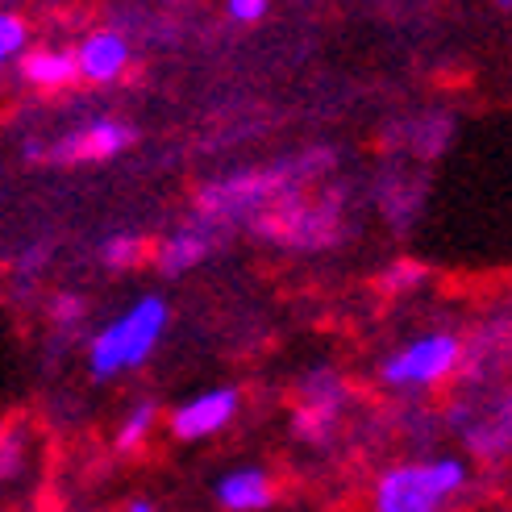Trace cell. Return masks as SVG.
<instances>
[{
  "label": "cell",
  "mask_w": 512,
  "mask_h": 512,
  "mask_svg": "<svg viewBox=\"0 0 512 512\" xmlns=\"http://www.w3.org/2000/svg\"><path fill=\"white\" fill-rule=\"evenodd\" d=\"M471 467L463 458L442 454L425 463H396L379 475L371 512H446L450 500L467 488Z\"/></svg>",
  "instance_id": "obj_1"
},
{
  "label": "cell",
  "mask_w": 512,
  "mask_h": 512,
  "mask_svg": "<svg viewBox=\"0 0 512 512\" xmlns=\"http://www.w3.org/2000/svg\"><path fill=\"white\" fill-rule=\"evenodd\" d=\"M167 300L163 296H142L134 309H125L117 321H109L88 346V367L96 379H113L121 371L142 367L155 354L163 329H167Z\"/></svg>",
  "instance_id": "obj_2"
},
{
  "label": "cell",
  "mask_w": 512,
  "mask_h": 512,
  "mask_svg": "<svg viewBox=\"0 0 512 512\" xmlns=\"http://www.w3.org/2000/svg\"><path fill=\"white\" fill-rule=\"evenodd\" d=\"M463 363V342L454 334H425L383 363V383L392 388H438Z\"/></svg>",
  "instance_id": "obj_3"
},
{
  "label": "cell",
  "mask_w": 512,
  "mask_h": 512,
  "mask_svg": "<svg viewBox=\"0 0 512 512\" xmlns=\"http://www.w3.org/2000/svg\"><path fill=\"white\" fill-rule=\"evenodd\" d=\"M238 417V392L234 388H209L192 396L188 404H179L171 413V433L179 442H204L221 433L229 421Z\"/></svg>",
  "instance_id": "obj_4"
},
{
  "label": "cell",
  "mask_w": 512,
  "mask_h": 512,
  "mask_svg": "<svg viewBox=\"0 0 512 512\" xmlns=\"http://www.w3.org/2000/svg\"><path fill=\"white\" fill-rule=\"evenodd\" d=\"M284 184H288V171L234 175V179H225V184H209V188H204L200 192V209L204 213H217V217H229V213H242V209L263 204L267 196H275Z\"/></svg>",
  "instance_id": "obj_5"
},
{
  "label": "cell",
  "mask_w": 512,
  "mask_h": 512,
  "mask_svg": "<svg viewBox=\"0 0 512 512\" xmlns=\"http://www.w3.org/2000/svg\"><path fill=\"white\" fill-rule=\"evenodd\" d=\"M130 142H134L130 125H121V121H96V125H88V130L63 138L59 146L42 150V155L55 159V163H88V159H113Z\"/></svg>",
  "instance_id": "obj_6"
},
{
  "label": "cell",
  "mask_w": 512,
  "mask_h": 512,
  "mask_svg": "<svg viewBox=\"0 0 512 512\" xmlns=\"http://www.w3.org/2000/svg\"><path fill=\"white\" fill-rule=\"evenodd\" d=\"M213 496L225 512H263L275 500V483L263 467H234L213 483Z\"/></svg>",
  "instance_id": "obj_7"
},
{
  "label": "cell",
  "mask_w": 512,
  "mask_h": 512,
  "mask_svg": "<svg viewBox=\"0 0 512 512\" xmlns=\"http://www.w3.org/2000/svg\"><path fill=\"white\" fill-rule=\"evenodd\" d=\"M125 63H130V46H125V38L113 34V30L92 34L80 46V55H75V71H80L84 80H92V84L117 80V75L125 71Z\"/></svg>",
  "instance_id": "obj_8"
},
{
  "label": "cell",
  "mask_w": 512,
  "mask_h": 512,
  "mask_svg": "<svg viewBox=\"0 0 512 512\" xmlns=\"http://www.w3.org/2000/svg\"><path fill=\"white\" fill-rule=\"evenodd\" d=\"M338 396H342L338 379H329V375H313L309 383H304V408L296 413V433H304V438L321 442V438H325V429L334 425Z\"/></svg>",
  "instance_id": "obj_9"
},
{
  "label": "cell",
  "mask_w": 512,
  "mask_h": 512,
  "mask_svg": "<svg viewBox=\"0 0 512 512\" xmlns=\"http://www.w3.org/2000/svg\"><path fill=\"white\" fill-rule=\"evenodd\" d=\"M21 67H25V80L38 88H63L75 75V59L67 50H34V55H25Z\"/></svg>",
  "instance_id": "obj_10"
},
{
  "label": "cell",
  "mask_w": 512,
  "mask_h": 512,
  "mask_svg": "<svg viewBox=\"0 0 512 512\" xmlns=\"http://www.w3.org/2000/svg\"><path fill=\"white\" fill-rule=\"evenodd\" d=\"M204 254H209V242H204V234H196V229H184V234H171L159 250V271L167 275H184L188 267H196Z\"/></svg>",
  "instance_id": "obj_11"
},
{
  "label": "cell",
  "mask_w": 512,
  "mask_h": 512,
  "mask_svg": "<svg viewBox=\"0 0 512 512\" xmlns=\"http://www.w3.org/2000/svg\"><path fill=\"white\" fill-rule=\"evenodd\" d=\"M155 421H159V404L142 400L138 408H130V417H125L121 429H117V450H138V446L150 438Z\"/></svg>",
  "instance_id": "obj_12"
},
{
  "label": "cell",
  "mask_w": 512,
  "mask_h": 512,
  "mask_svg": "<svg viewBox=\"0 0 512 512\" xmlns=\"http://www.w3.org/2000/svg\"><path fill=\"white\" fill-rule=\"evenodd\" d=\"M138 254H142V242L134 234H113L105 246H100V259H105L109 267H117V271L138 263Z\"/></svg>",
  "instance_id": "obj_13"
},
{
  "label": "cell",
  "mask_w": 512,
  "mask_h": 512,
  "mask_svg": "<svg viewBox=\"0 0 512 512\" xmlns=\"http://www.w3.org/2000/svg\"><path fill=\"white\" fill-rule=\"evenodd\" d=\"M25 21L21 17H13V13H0V67H5L13 55H21L25 50Z\"/></svg>",
  "instance_id": "obj_14"
},
{
  "label": "cell",
  "mask_w": 512,
  "mask_h": 512,
  "mask_svg": "<svg viewBox=\"0 0 512 512\" xmlns=\"http://www.w3.org/2000/svg\"><path fill=\"white\" fill-rule=\"evenodd\" d=\"M267 13V0H229V17L234 21H259Z\"/></svg>",
  "instance_id": "obj_15"
},
{
  "label": "cell",
  "mask_w": 512,
  "mask_h": 512,
  "mask_svg": "<svg viewBox=\"0 0 512 512\" xmlns=\"http://www.w3.org/2000/svg\"><path fill=\"white\" fill-rule=\"evenodd\" d=\"M417 279H425V267L421 263H396V271L388 275V284L392 288H408V284H417Z\"/></svg>",
  "instance_id": "obj_16"
},
{
  "label": "cell",
  "mask_w": 512,
  "mask_h": 512,
  "mask_svg": "<svg viewBox=\"0 0 512 512\" xmlns=\"http://www.w3.org/2000/svg\"><path fill=\"white\" fill-rule=\"evenodd\" d=\"M125 512H155V504H150V500H130V508H125Z\"/></svg>",
  "instance_id": "obj_17"
},
{
  "label": "cell",
  "mask_w": 512,
  "mask_h": 512,
  "mask_svg": "<svg viewBox=\"0 0 512 512\" xmlns=\"http://www.w3.org/2000/svg\"><path fill=\"white\" fill-rule=\"evenodd\" d=\"M0 442H5V429H0Z\"/></svg>",
  "instance_id": "obj_18"
},
{
  "label": "cell",
  "mask_w": 512,
  "mask_h": 512,
  "mask_svg": "<svg viewBox=\"0 0 512 512\" xmlns=\"http://www.w3.org/2000/svg\"><path fill=\"white\" fill-rule=\"evenodd\" d=\"M500 5H508V0H500Z\"/></svg>",
  "instance_id": "obj_19"
}]
</instances>
